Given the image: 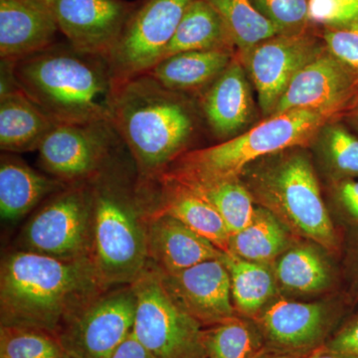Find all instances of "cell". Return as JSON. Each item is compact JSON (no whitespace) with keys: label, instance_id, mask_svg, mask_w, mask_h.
<instances>
[{"label":"cell","instance_id":"obj_1","mask_svg":"<svg viewBox=\"0 0 358 358\" xmlns=\"http://www.w3.org/2000/svg\"><path fill=\"white\" fill-rule=\"evenodd\" d=\"M107 289L92 258L66 261L15 250L1 261L0 327H33L57 336Z\"/></svg>","mask_w":358,"mask_h":358},{"label":"cell","instance_id":"obj_2","mask_svg":"<svg viewBox=\"0 0 358 358\" xmlns=\"http://www.w3.org/2000/svg\"><path fill=\"white\" fill-rule=\"evenodd\" d=\"M112 124L133 159L141 185H154L196 134V110L185 94L145 74L117 85Z\"/></svg>","mask_w":358,"mask_h":358},{"label":"cell","instance_id":"obj_3","mask_svg":"<svg viewBox=\"0 0 358 358\" xmlns=\"http://www.w3.org/2000/svg\"><path fill=\"white\" fill-rule=\"evenodd\" d=\"M10 64L20 89L56 124L112 122L115 85L107 59L57 41Z\"/></svg>","mask_w":358,"mask_h":358},{"label":"cell","instance_id":"obj_4","mask_svg":"<svg viewBox=\"0 0 358 358\" xmlns=\"http://www.w3.org/2000/svg\"><path fill=\"white\" fill-rule=\"evenodd\" d=\"M122 148L91 180L94 196L93 262L107 287L131 285L148 262L147 192Z\"/></svg>","mask_w":358,"mask_h":358},{"label":"cell","instance_id":"obj_5","mask_svg":"<svg viewBox=\"0 0 358 358\" xmlns=\"http://www.w3.org/2000/svg\"><path fill=\"white\" fill-rule=\"evenodd\" d=\"M240 179L255 203L272 212L294 236L310 240L329 253L338 251V232L305 145L256 160L244 169Z\"/></svg>","mask_w":358,"mask_h":358},{"label":"cell","instance_id":"obj_6","mask_svg":"<svg viewBox=\"0 0 358 358\" xmlns=\"http://www.w3.org/2000/svg\"><path fill=\"white\" fill-rule=\"evenodd\" d=\"M336 113L296 109L270 115L234 138L185 152L159 178L183 185L240 178L249 164L266 155L299 145L306 147Z\"/></svg>","mask_w":358,"mask_h":358},{"label":"cell","instance_id":"obj_7","mask_svg":"<svg viewBox=\"0 0 358 358\" xmlns=\"http://www.w3.org/2000/svg\"><path fill=\"white\" fill-rule=\"evenodd\" d=\"M18 246V250L60 260L92 258L94 196L91 180L67 185L45 200L21 231Z\"/></svg>","mask_w":358,"mask_h":358},{"label":"cell","instance_id":"obj_8","mask_svg":"<svg viewBox=\"0 0 358 358\" xmlns=\"http://www.w3.org/2000/svg\"><path fill=\"white\" fill-rule=\"evenodd\" d=\"M136 296L133 334L152 358H206L204 327L167 293L148 262L131 284Z\"/></svg>","mask_w":358,"mask_h":358},{"label":"cell","instance_id":"obj_9","mask_svg":"<svg viewBox=\"0 0 358 358\" xmlns=\"http://www.w3.org/2000/svg\"><path fill=\"white\" fill-rule=\"evenodd\" d=\"M124 147L112 122L56 124L38 148L39 166L65 185L86 182Z\"/></svg>","mask_w":358,"mask_h":358},{"label":"cell","instance_id":"obj_10","mask_svg":"<svg viewBox=\"0 0 358 358\" xmlns=\"http://www.w3.org/2000/svg\"><path fill=\"white\" fill-rule=\"evenodd\" d=\"M136 310L131 284L110 287L77 313L57 338L69 358H110L133 333Z\"/></svg>","mask_w":358,"mask_h":358},{"label":"cell","instance_id":"obj_11","mask_svg":"<svg viewBox=\"0 0 358 358\" xmlns=\"http://www.w3.org/2000/svg\"><path fill=\"white\" fill-rule=\"evenodd\" d=\"M195 0H140L119 44L108 58L115 86L159 62Z\"/></svg>","mask_w":358,"mask_h":358},{"label":"cell","instance_id":"obj_12","mask_svg":"<svg viewBox=\"0 0 358 358\" xmlns=\"http://www.w3.org/2000/svg\"><path fill=\"white\" fill-rule=\"evenodd\" d=\"M322 52L317 40L305 31L275 35L241 54L264 115L274 114L292 80Z\"/></svg>","mask_w":358,"mask_h":358},{"label":"cell","instance_id":"obj_13","mask_svg":"<svg viewBox=\"0 0 358 358\" xmlns=\"http://www.w3.org/2000/svg\"><path fill=\"white\" fill-rule=\"evenodd\" d=\"M138 3L140 0H57L53 10L71 46L108 60Z\"/></svg>","mask_w":358,"mask_h":358},{"label":"cell","instance_id":"obj_14","mask_svg":"<svg viewBox=\"0 0 358 358\" xmlns=\"http://www.w3.org/2000/svg\"><path fill=\"white\" fill-rule=\"evenodd\" d=\"M338 310L322 303L273 300L254 319L268 348L307 357L327 343Z\"/></svg>","mask_w":358,"mask_h":358},{"label":"cell","instance_id":"obj_15","mask_svg":"<svg viewBox=\"0 0 358 358\" xmlns=\"http://www.w3.org/2000/svg\"><path fill=\"white\" fill-rule=\"evenodd\" d=\"M159 273L167 293L204 329L237 317L230 275L222 258L205 261L178 272Z\"/></svg>","mask_w":358,"mask_h":358},{"label":"cell","instance_id":"obj_16","mask_svg":"<svg viewBox=\"0 0 358 358\" xmlns=\"http://www.w3.org/2000/svg\"><path fill=\"white\" fill-rule=\"evenodd\" d=\"M357 99V78L326 49L294 76L273 115L296 109L338 113L350 110Z\"/></svg>","mask_w":358,"mask_h":358},{"label":"cell","instance_id":"obj_17","mask_svg":"<svg viewBox=\"0 0 358 358\" xmlns=\"http://www.w3.org/2000/svg\"><path fill=\"white\" fill-rule=\"evenodd\" d=\"M52 7L38 0H0V58L15 63L57 42Z\"/></svg>","mask_w":358,"mask_h":358},{"label":"cell","instance_id":"obj_18","mask_svg":"<svg viewBox=\"0 0 358 358\" xmlns=\"http://www.w3.org/2000/svg\"><path fill=\"white\" fill-rule=\"evenodd\" d=\"M243 63L233 59L227 69L199 96L200 115L214 136L229 140L253 119L254 103Z\"/></svg>","mask_w":358,"mask_h":358},{"label":"cell","instance_id":"obj_19","mask_svg":"<svg viewBox=\"0 0 358 358\" xmlns=\"http://www.w3.org/2000/svg\"><path fill=\"white\" fill-rule=\"evenodd\" d=\"M147 236L148 262L160 272H178L222 258L224 254L208 240L166 214L148 213Z\"/></svg>","mask_w":358,"mask_h":358},{"label":"cell","instance_id":"obj_20","mask_svg":"<svg viewBox=\"0 0 358 358\" xmlns=\"http://www.w3.org/2000/svg\"><path fill=\"white\" fill-rule=\"evenodd\" d=\"M148 214H166L178 219L221 251L229 252V230L206 200L186 186L164 178L148 186Z\"/></svg>","mask_w":358,"mask_h":358},{"label":"cell","instance_id":"obj_21","mask_svg":"<svg viewBox=\"0 0 358 358\" xmlns=\"http://www.w3.org/2000/svg\"><path fill=\"white\" fill-rule=\"evenodd\" d=\"M68 185L35 171L10 154L0 160V214L6 221L24 217L44 200Z\"/></svg>","mask_w":358,"mask_h":358},{"label":"cell","instance_id":"obj_22","mask_svg":"<svg viewBox=\"0 0 358 358\" xmlns=\"http://www.w3.org/2000/svg\"><path fill=\"white\" fill-rule=\"evenodd\" d=\"M233 59V50L225 49L182 52L162 59L147 73L171 91L199 96L227 69Z\"/></svg>","mask_w":358,"mask_h":358},{"label":"cell","instance_id":"obj_23","mask_svg":"<svg viewBox=\"0 0 358 358\" xmlns=\"http://www.w3.org/2000/svg\"><path fill=\"white\" fill-rule=\"evenodd\" d=\"M56 124L18 88L0 95V148L7 154L38 150Z\"/></svg>","mask_w":358,"mask_h":358},{"label":"cell","instance_id":"obj_24","mask_svg":"<svg viewBox=\"0 0 358 358\" xmlns=\"http://www.w3.org/2000/svg\"><path fill=\"white\" fill-rule=\"evenodd\" d=\"M319 245L294 242L273 263L279 288L288 293L310 294L327 291L334 279L333 266Z\"/></svg>","mask_w":358,"mask_h":358},{"label":"cell","instance_id":"obj_25","mask_svg":"<svg viewBox=\"0 0 358 358\" xmlns=\"http://www.w3.org/2000/svg\"><path fill=\"white\" fill-rule=\"evenodd\" d=\"M234 48L218 11L207 0H195L179 23L160 60L182 52Z\"/></svg>","mask_w":358,"mask_h":358},{"label":"cell","instance_id":"obj_26","mask_svg":"<svg viewBox=\"0 0 358 358\" xmlns=\"http://www.w3.org/2000/svg\"><path fill=\"white\" fill-rule=\"evenodd\" d=\"M294 237L277 216L257 205L251 223L230 237L229 252L251 262L273 265L296 242Z\"/></svg>","mask_w":358,"mask_h":358},{"label":"cell","instance_id":"obj_27","mask_svg":"<svg viewBox=\"0 0 358 358\" xmlns=\"http://www.w3.org/2000/svg\"><path fill=\"white\" fill-rule=\"evenodd\" d=\"M222 261L229 273L235 310L254 319L275 299L278 285L272 265L251 262L230 252H224Z\"/></svg>","mask_w":358,"mask_h":358},{"label":"cell","instance_id":"obj_28","mask_svg":"<svg viewBox=\"0 0 358 358\" xmlns=\"http://www.w3.org/2000/svg\"><path fill=\"white\" fill-rule=\"evenodd\" d=\"M204 346L206 358H255L267 348L256 322L242 315L205 327Z\"/></svg>","mask_w":358,"mask_h":358},{"label":"cell","instance_id":"obj_29","mask_svg":"<svg viewBox=\"0 0 358 358\" xmlns=\"http://www.w3.org/2000/svg\"><path fill=\"white\" fill-rule=\"evenodd\" d=\"M317 154L331 182L358 179V136L345 124L329 121L315 134Z\"/></svg>","mask_w":358,"mask_h":358},{"label":"cell","instance_id":"obj_30","mask_svg":"<svg viewBox=\"0 0 358 358\" xmlns=\"http://www.w3.org/2000/svg\"><path fill=\"white\" fill-rule=\"evenodd\" d=\"M185 186L206 200L220 214L231 236L253 220L257 204L241 179Z\"/></svg>","mask_w":358,"mask_h":358},{"label":"cell","instance_id":"obj_31","mask_svg":"<svg viewBox=\"0 0 358 358\" xmlns=\"http://www.w3.org/2000/svg\"><path fill=\"white\" fill-rule=\"evenodd\" d=\"M225 22L233 44L244 54L257 44L280 34L259 13L252 0H207Z\"/></svg>","mask_w":358,"mask_h":358},{"label":"cell","instance_id":"obj_32","mask_svg":"<svg viewBox=\"0 0 358 358\" xmlns=\"http://www.w3.org/2000/svg\"><path fill=\"white\" fill-rule=\"evenodd\" d=\"M0 358H68L55 334L24 327H0Z\"/></svg>","mask_w":358,"mask_h":358},{"label":"cell","instance_id":"obj_33","mask_svg":"<svg viewBox=\"0 0 358 358\" xmlns=\"http://www.w3.org/2000/svg\"><path fill=\"white\" fill-rule=\"evenodd\" d=\"M259 13L277 28L280 34L307 31L310 20L308 0H252Z\"/></svg>","mask_w":358,"mask_h":358},{"label":"cell","instance_id":"obj_34","mask_svg":"<svg viewBox=\"0 0 358 358\" xmlns=\"http://www.w3.org/2000/svg\"><path fill=\"white\" fill-rule=\"evenodd\" d=\"M322 39L327 51L358 80V17L343 24L324 26Z\"/></svg>","mask_w":358,"mask_h":358},{"label":"cell","instance_id":"obj_35","mask_svg":"<svg viewBox=\"0 0 358 358\" xmlns=\"http://www.w3.org/2000/svg\"><path fill=\"white\" fill-rule=\"evenodd\" d=\"M331 199L343 222L358 230V179L331 183Z\"/></svg>","mask_w":358,"mask_h":358},{"label":"cell","instance_id":"obj_36","mask_svg":"<svg viewBox=\"0 0 358 358\" xmlns=\"http://www.w3.org/2000/svg\"><path fill=\"white\" fill-rule=\"evenodd\" d=\"M324 345L334 352L358 358V315L327 339Z\"/></svg>","mask_w":358,"mask_h":358},{"label":"cell","instance_id":"obj_37","mask_svg":"<svg viewBox=\"0 0 358 358\" xmlns=\"http://www.w3.org/2000/svg\"><path fill=\"white\" fill-rule=\"evenodd\" d=\"M110 358H152L133 333L124 339Z\"/></svg>","mask_w":358,"mask_h":358},{"label":"cell","instance_id":"obj_38","mask_svg":"<svg viewBox=\"0 0 358 358\" xmlns=\"http://www.w3.org/2000/svg\"><path fill=\"white\" fill-rule=\"evenodd\" d=\"M357 236L352 245L348 259V272H350V292L353 298L358 300V230Z\"/></svg>","mask_w":358,"mask_h":358},{"label":"cell","instance_id":"obj_39","mask_svg":"<svg viewBox=\"0 0 358 358\" xmlns=\"http://www.w3.org/2000/svg\"><path fill=\"white\" fill-rule=\"evenodd\" d=\"M306 358H355L350 357V355H343V353L334 352V350H329L326 345L320 346L317 350H313L310 355H307Z\"/></svg>","mask_w":358,"mask_h":358},{"label":"cell","instance_id":"obj_40","mask_svg":"<svg viewBox=\"0 0 358 358\" xmlns=\"http://www.w3.org/2000/svg\"><path fill=\"white\" fill-rule=\"evenodd\" d=\"M301 355H291V353L277 352V350L266 348L260 355H257L255 358H306Z\"/></svg>","mask_w":358,"mask_h":358},{"label":"cell","instance_id":"obj_41","mask_svg":"<svg viewBox=\"0 0 358 358\" xmlns=\"http://www.w3.org/2000/svg\"><path fill=\"white\" fill-rule=\"evenodd\" d=\"M350 110H352L350 115V122L358 133V99Z\"/></svg>","mask_w":358,"mask_h":358},{"label":"cell","instance_id":"obj_42","mask_svg":"<svg viewBox=\"0 0 358 358\" xmlns=\"http://www.w3.org/2000/svg\"><path fill=\"white\" fill-rule=\"evenodd\" d=\"M339 1L343 2V3L346 4V6L353 7V8L358 10V0H339Z\"/></svg>","mask_w":358,"mask_h":358},{"label":"cell","instance_id":"obj_43","mask_svg":"<svg viewBox=\"0 0 358 358\" xmlns=\"http://www.w3.org/2000/svg\"><path fill=\"white\" fill-rule=\"evenodd\" d=\"M38 1L42 2V3L46 4V6L52 7L53 8L54 4L56 3L57 0H38Z\"/></svg>","mask_w":358,"mask_h":358},{"label":"cell","instance_id":"obj_44","mask_svg":"<svg viewBox=\"0 0 358 358\" xmlns=\"http://www.w3.org/2000/svg\"><path fill=\"white\" fill-rule=\"evenodd\" d=\"M68 358H69V357H68Z\"/></svg>","mask_w":358,"mask_h":358}]
</instances>
